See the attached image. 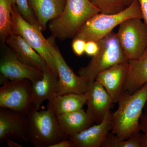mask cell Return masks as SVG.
<instances>
[{"label": "cell", "mask_w": 147, "mask_h": 147, "mask_svg": "<svg viewBox=\"0 0 147 147\" xmlns=\"http://www.w3.org/2000/svg\"><path fill=\"white\" fill-rule=\"evenodd\" d=\"M147 101V82L133 94L122 92L118 108L112 115L113 134L125 140L140 132L139 120Z\"/></svg>", "instance_id": "1"}, {"label": "cell", "mask_w": 147, "mask_h": 147, "mask_svg": "<svg viewBox=\"0 0 147 147\" xmlns=\"http://www.w3.org/2000/svg\"><path fill=\"white\" fill-rule=\"evenodd\" d=\"M27 137L35 147H51L69 139L59 126L49 103L46 110H37L32 104L27 115Z\"/></svg>", "instance_id": "2"}, {"label": "cell", "mask_w": 147, "mask_h": 147, "mask_svg": "<svg viewBox=\"0 0 147 147\" xmlns=\"http://www.w3.org/2000/svg\"><path fill=\"white\" fill-rule=\"evenodd\" d=\"M99 13L100 10L88 0H67L62 12L50 21L48 27L55 38H73L89 19Z\"/></svg>", "instance_id": "3"}, {"label": "cell", "mask_w": 147, "mask_h": 147, "mask_svg": "<svg viewBox=\"0 0 147 147\" xmlns=\"http://www.w3.org/2000/svg\"><path fill=\"white\" fill-rule=\"evenodd\" d=\"M131 18H143L139 0H134L131 5L115 14H96L82 26L73 38H81L86 42H98L112 32L113 29L122 22Z\"/></svg>", "instance_id": "4"}, {"label": "cell", "mask_w": 147, "mask_h": 147, "mask_svg": "<svg viewBox=\"0 0 147 147\" xmlns=\"http://www.w3.org/2000/svg\"><path fill=\"white\" fill-rule=\"evenodd\" d=\"M97 42L99 45L98 52L87 66L81 67L78 71L79 75L85 77L89 83L94 81L102 71L117 64L129 61L117 33L112 32Z\"/></svg>", "instance_id": "5"}, {"label": "cell", "mask_w": 147, "mask_h": 147, "mask_svg": "<svg viewBox=\"0 0 147 147\" xmlns=\"http://www.w3.org/2000/svg\"><path fill=\"white\" fill-rule=\"evenodd\" d=\"M12 33L22 36L46 61L53 73L58 74L48 39L45 38L38 24H32L26 21L18 11L16 4L12 6Z\"/></svg>", "instance_id": "6"}, {"label": "cell", "mask_w": 147, "mask_h": 147, "mask_svg": "<svg viewBox=\"0 0 147 147\" xmlns=\"http://www.w3.org/2000/svg\"><path fill=\"white\" fill-rule=\"evenodd\" d=\"M141 18H128L119 25L117 33L127 59L140 57L147 48V27Z\"/></svg>", "instance_id": "7"}, {"label": "cell", "mask_w": 147, "mask_h": 147, "mask_svg": "<svg viewBox=\"0 0 147 147\" xmlns=\"http://www.w3.org/2000/svg\"><path fill=\"white\" fill-rule=\"evenodd\" d=\"M32 102V82L28 79L9 81L0 88V108L27 115Z\"/></svg>", "instance_id": "8"}, {"label": "cell", "mask_w": 147, "mask_h": 147, "mask_svg": "<svg viewBox=\"0 0 147 147\" xmlns=\"http://www.w3.org/2000/svg\"><path fill=\"white\" fill-rule=\"evenodd\" d=\"M55 39V38L52 36L48 38L51 45V53L58 72L56 94H85L90 83L85 77L75 74L69 66L56 45Z\"/></svg>", "instance_id": "9"}, {"label": "cell", "mask_w": 147, "mask_h": 147, "mask_svg": "<svg viewBox=\"0 0 147 147\" xmlns=\"http://www.w3.org/2000/svg\"><path fill=\"white\" fill-rule=\"evenodd\" d=\"M1 46L0 74L10 81L26 79L33 82L42 78L44 71L22 63L5 43Z\"/></svg>", "instance_id": "10"}, {"label": "cell", "mask_w": 147, "mask_h": 147, "mask_svg": "<svg viewBox=\"0 0 147 147\" xmlns=\"http://www.w3.org/2000/svg\"><path fill=\"white\" fill-rule=\"evenodd\" d=\"M27 124L26 115L0 108V144L9 140L28 143Z\"/></svg>", "instance_id": "11"}, {"label": "cell", "mask_w": 147, "mask_h": 147, "mask_svg": "<svg viewBox=\"0 0 147 147\" xmlns=\"http://www.w3.org/2000/svg\"><path fill=\"white\" fill-rule=\"evenodd\" d=\"M87 96L86 112L99 123L108 111L113 107L114 102L103 86L96 80L90 83L85 93Z\"/></svg>", "instance_id": "12"}, {"label": "cell", "mask_w": 147, "mask_h": 147, "mask_svg": "<svg viewBox=\"0 0 147 147\" xmlns=\"http://www.w3.org/2000/svg\"><path fill=\"white\" fill-rule=\"evenodd\" d=\"M112 115L108 111L101 122L94 125L81 132L69 137L72 147H101L113 127Z\"/></svg>", "instance_id": "13"}, {"label": "cell", "mask_w": 147, "mask_h": 147, "mask_svg": "<svg viewBox=\"0 0 147 147\" xmlns=\"http://www.w3.org/2000/svg\"><path fill=\"white\" fill-rule=\"evenodd\" d=\"M5 43L22 63L42 71H51L45 59L21 36L12 33Z\"/></svg>", "instance_id": "14"}, {"label": "cell", "mask_w": 147, "mask_h": 147, "mask_svg": "<svg viewBox=\"0 0 147 147\" xmlns=\"http://www.w3.org/2000/svg\"><path fill=\"white\" fill-rule=\"evenodd\" d=\"M128 69L129 61L117 64L100 72L96 78L105 88L114 103L119 100Z\"/></svg>", "instance_id": "15"}, {"label": "cell", "mask_w": 147, "mask_h": 147, "mask_svg": "<svg viewBox=\"0 0 147 147\" xmlns=\"http://www.w3.org/2000/svg\"><path fill=\"white\" fill-rule=\"evenodd\" d=\"M147 82V48L136 59L129 61L128 73L123 92L133 94Z\"/></svg>", "instance_id": "16"}, {"label": "cell", "mask_w": 147, "mask_h": 147, "mask_svg": "<svg viewBox=\"0 0 147 147\" xmlns=\"http://www.w3.org/2000/svg\"><path fill=\"white\" fill-rule=\"evenodd\" d=\"M67 0H29L30 5L38 21L41 30L47 28L49 21L57 18L65 7Z\"/></svg>", "instance_id": "17"}, {"label": "cell", "mask_w": 147, "mask_h": 147, "mask_svg": "<svg viewBox=\"0 0 147 147\" xmlns=\"http://www.w3.org/2000/svg\"><path fill=\"white\" fill-rule=\"evenodd\" d=\"M58 79L52 71H45L41 79L32 82V104L37 110H39L44 101L51 100L57 94Z\"/></svg>", "instance_id": "18"}, {"label": "cell", "mask_w": 147, "mask_h": 147, "mask_svg": "<svg viewBox=\"0 0 147 147\" xmlns=\"http://www.w3.org/2000/svg\"><path fill=\"white\" fill-rule=\"evenodd\" d=\"M56 117L62 130L68 137L86 129L94 123L83 108Z\"/></svg>", "instance_id": "19"}, {"label": "cell", "mask_w": 147, "mask_h": 147, "mask_svg": "<svg viewBox=\"0 0 147 147\" xmlns=\"http://www.w3.org/2000/svg\"><path fill=\"white\" fill-rule=\"evenodd\" d=\"M87 96L85 94L70 93L56 94L48 101L56 115L66 114L82 109L86 104Z\"/></svg>", "instance_id": "20"}, {"label": "cell", "mask_w": 147, "mask_h": 147, "mask_svg": "<svg viewBox=\"0 0 147 147\" xmlns=\"http://www.w3.org/2000/svg\"><path fill=\"white\" fill-rule=\"evenodd\" d=\"M16 0H0V40L1 44L12 34V6Z\"/></svg>", "instance_id": "21"}, {"label": "cell", "mask_w": 147, "mask_h": 147, "mask_svg": "<svg viewBox=\"0 0 147 147\" xmlns=\"http://www.w3.org/2000/svg\"><path fill=\"white\" fill-rule=\"evenodd\" d=\"M139 132L135 133L126 140L119 139L113 132H109L101 147H141Z\"/></svg>", "instance_id": "22"}, {"label": "cell", "mask_w": 147, "mask_h": 147, "mask_svg": "<svg viewBox=\"0 0 147 147\" xmlns=\"http://www.w3.org/2000/svg\"><path fill=\"white\" fill-rule=\"evenodd\" d=\"M103 14H115L124 10L126 6L122 0H88Z\"/></svg>", "instance_id": "23"}, {"label": "cell", "mask_w": 147, "mask_h": 147, "mask_svg": "<svg viewBox=\"0 0 147 147\" xmlns=\"http://www.w3.org/2000/svg\"><path fill=\"white\" fill-rule=\"evenodd\" d=\"M16 7L20 14L27 22L32 24H38L34 12L32 9L29 0H16Z\"/></svg>", "instance_id": "24"}, {"label": "cell", "mask_w": 147, "mask_h": 147, "mask_svg": "<svg viewBox=\"0 0 147 147\" xmlns=\"http://www.w3.org/2000/svg\"><path fill=\"white\" fill-rule=\"evenodd\" d=\"M86 41L81 38H73L71 47L74 53L78 56H82L85 53Z\"/></svg>", "instance_id": "25"}, {"label": "cell", "mask_w": 147, "mask_h": 147, "mask_svg": "<svg viewBox=\"0 0 147 147\" xmlns=\"http://www.w3.org/2000/svg\"><path fill=\"white\" fill-rule=\"evenodd\" d=\"M99 50V45L96 41L90 40L88 41L86 43L85 53L87 55L94 57Z\"/></svg>", "instance_id": "26"}, {"label": "cell", "mask_w": 147, "mask_h": 147, "mask_svg": "<svg viewBox=\"0 0 147 147\" xmlns=\"http://www.w3.org/2000/svg\"><path fill=\"white\" fill-rule=\"evenodd\" d=\"M139 128L147 135V101L139 120Z\"/></svg>", "instance_id": "27"}, {"label": "cell", "mask_w": 147, "mask_h": 147, "mask_svg": "<svg viewBox=\"0 0 147 147\" xmlns=\"http://www.w3.org/2000/svg\"><path fill=\"white\" fill-rule=\"evenodd\" d=\"M144 23L147 27V0H139Z\"/></svg>", "instance_id": "28"}, {"label": "cell", "mask_w": 147, "mask_h": 147, "mask_svg": "<svg viewBox=\"0 0 147 147\" xmlns=\"http://www.w3.org/2000/svg\"><path fill=\"white\" fill-rule=\"evenodd\" d=\"M51 147H72L71 142L69 139L63 140L51 146Z\"/></svg>", "instance_id": "29"}, {"label": "cell", "mask_w": 147, "mask_h": 147, "mask_svg": "<svg viewBox=\"0 0 147 147\" xmlns=\"http://www.w3.org/2000/svg\"><path fill=\"white\" fill-rule=\"evenodd\" d=\"M140 146L141 147H147V135L145 133L142 134L140 133L139 136Z\"/></svg>", "instance_id": "30"}, {"label": "cell", "mask_w": 147, "mask_h": 147, "mask_svg": "<svg viewBox=\"0 0 147 147\" xmlns=\"http://www.w3.org/2000/svg\"><path fill=\"white\" fill-rule=\"evenodd\" d=\"M7 144L9 147H22L23 146L18 143L14 142L13 140H9L6 142Z\"/></svg>", "instance_id": "31"}, {"label": "cell", "mask_w": 147, "mask_h": 147, "mask_svg": "<svg viewBox=\"0 0 147 147\" xmlns=\"http://www.w3.org/2000/svg\"><path fill=\"white\" fill-rule=\"evenodd\" d=\"M122 1L124 3L125 5L126 6V7H127L131 5L134 0H122Z\"/></svg>", "instance_id": "32"}]
</instances>
